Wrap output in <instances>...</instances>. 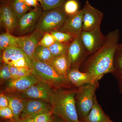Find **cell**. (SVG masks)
<instances>
[{"instance_id":"obj_1","label":"cell","mask_w":122,"mask_h":122,"mask_svg":"<svg viewBox=\"0 0 122 122\" xmlns=\"http://www.w3.org/2000/svg\"><path fill=\"white\" fill-rule=\"evenodd\" d=\"M120 36L118 29L108 33L103 45L84 61L81 71L89 74L95 82L98 81L105 74L111 73Z\"/></svg>"},{"instance_id":"obj_2","label":"cell","mask_w":122,"mask_h":122,"mask_svg":"<svg viewBox=\"0 0 122 122\" xmlns=\"http://www.w3.org/2000/svg\"><path fill=\"white\" fill-rule=\"evenodd\" d=\"M77 90L76 87L54 90L49 101L53 114L65 122H81L75 100Z\"/></svg>"},{"instance_id":"obj_3","label":"cell","mask_w":122,"mask_h":122,"mask_svg":"<svg viewBox=\"0 0 122 122\" xmlns=\"http://www.w3.org/2000/svg\"><path fill=\"white\" fill-rule=\"evenodd\" d=\"M32 62V75L39 81L46 84L54 90L75 87L68 79L62 76L50 64L35 59Z\"/></svg>"},{"instance_id":"obj_4","label":"cell","mask_w":122,"mask_h":122,"mask_svg":"<svg viewBox=\"0 0 122 122\" xmlns=\"http://www.w3.org/2000/svg\"><path fill=\"white\" fill-rule=\"evenodd\" d=\"M68 16L61 7L43 11L36 25V29L41 33H50L58 30L65 23Z\"/></svg>"},{"instance_id":"obj_5","label":"cell","mask_w":122,"mask_h":122,"mask_svg":"<svg viewBox=\"0 0 122 122\" xmlns=\"http://www.w3.org/2000/svg\"><path fill=\"white\" fill-rule=\"evenodd\" d=\"M99 87L98 82L88 83L77 88L75 96L78 114L81 121L91 110L94 103L95 92Z\"/></svg>"},{"instance_id":"obj_6","label":"cell","mask_w":122,"mask_h":122,"mask_svg":"<svg viewBox=\"0 0 122 122\" xmlns=\"http://www.w3.org/2000/svg\"><path fill=\"white\" fill-rule=\"evenodd\" d=\"M67 54L71 62V68L78 69L89 56L82 41L80 35L76 36L70 44Z\"/></svg>"},{"instance_id":"obj_7","label":"cell","mask_w":122,"mask_h":122,"mask_svg":"<svg viewBox=\"0 0 122 122\" xmlns=\"http://www.w3.org/2000/svg\"><path fill=\"white\" fill-rule=\"evenodd\" d=\"M52 111L49 103L40 99H26L20 119H33L37 116Z\"/></svg>"},{"instance_id":"obj_8","label":"cell","mask_w":122,"mask_h":122,"mask_svg":"<svg viewBox=\"0 0 122 122\" xmlns=\"http://www.w3.org/2000/svg\"><path fill=\"white\" fill-rule=\"evenodd\" d=\"M80 36L90 55L98 50L106 39V35L102 32L100 27L89 31L82 30Z\"/></svg>"},{"instance_id":"obj_9","label":"cell","mask_w":122,"mask_h":122,"mask_svg":"<svg viewBox=\"0 0 122 122\" xmlns=\"http://www.w3.org/2000/svg\"><path fill=\"white\" fill-rule=\"evenodd\" d=\"M83 10V29L89 31L100 27L103 17V13L86 1Z\"/></svg>"},{"instance_id":"obj_10","label":"cell","mask_w":122,"mask_h":122,"mask_svg":"<svg viewBox=\"0 0 122 122\" xmlns=\"http://www.w3.org/2000/svg\"><path fill=\"white\" fill-rule=\"evenodd\" d=\"M54 90L49 86L39 81L35 85L19 93L25 98L40 99L49 102Z\"/></svg>"},{"instance_id":"obj_11","label":"cell","mask_w":122,"mask_h":122,"mask_svg":"<svg viewBox=\"0 0 122 122\" xmlns=\"http://www.w3.org/2000/svg\"><path fill=\"white\" fill-rule=\"evenodd\" d=\"M44 34L36 30L29 36L17 37V44L19 47L31 59L34 60V53L39 42Z\"/></svg>"},{"instance_id":"obj_12","label":"cell","mask_w":122,"mask_h":122,"mask_svg":"<svg viewBox=\"0 0 122 122\" xmlns=\"http://www.w3.org/2000/svg\"><path fill=\"white\" fill-rule=\"evenodd\" d=\"M39 82L35 76L30 75L15 79L9 81L5 88V93H20L28 89Z\"/></svg>"},{"instance_id":"obj_13","label":"cell","mask_w":122,"mask_h":122,"mask_svg":"<svg viewBox=\"0 0 122 122\" xmlns=\"http://www.w3.org/2000/svg\"><path fill=\"white\" fill-rule=\"evenodd\" d=\"M83 29V10L82 9L76 14L68 16L62 26L58 30L76 36L81 34Z\"/></svg>"},{"instance_id":"obj_14","label":"cell","mask_w":122,"mask_h":122,"mask_svg":"<svg viewBox=\"0 0 122 122\" xmlns=\"http://www.w3.org/2000/svg\"><path fill=\"white\" fill-rule=\"evenodd\" d=\"M1 25L11 33L17 27L18 20L9 4H3L0 8Z\"/></svg>"},{"instance_id":"obj_15","label":"cell","mask_w":122,"mask_h":122,"mask_svg":"<svg viewBox=\"0 0 122 122\" xmlns=\"http://www.w3.org/2000/svg\"><path fill=\"white\" fill-rule=\"evenodd\" d=\"M41 7L38 6L24 15L18 21V26L21 32L28 31L34 26L42 12Z\"/></svg>"},{"instance_id":"obj_16","label":"cell","mask_w":122,"mask_h":122,"mask_svg":"<svg viewBox=\"0 0 122 122\" xmlns=\"http://www.w3.org/2000/svg\"><path fill=\"white\" fill-rule=\"evenodd\" d=\"M67 78L72 85L76 88L88 83L96 82L89 74L81 72L78 68H71L67 73Z\"/></svg>"},{"instance_id":"obj_17","label":"cell","mask_w":122,"mask_h":122,"mask_svg":"<svg viewBox=\"0 0 122 122\" xmlns=\"http://www.w3.org/2000/svg\"><path fill=\"white\" fill-rule=\"evenodd\" d=\"M2 93L8 98L10 107L13 112L15 120L20 119V116L24 110L26 98L24 97L20 93Z\"/></svg>"},{"instance_id":"obj_18","label":"cell","mask_w":122,"mask_h":122,"mask_svg":"<svg viewBox=\"0 0 122 122\" xmlns=\"http://www.w3.org/2000/svg\"><path fill=\"white\" fill-rule=\"evenodd\" d=\"M111 120L106 114L98 103L96 94L94 97V103L91 110L88 115L81 120V122H110Z\"/></svg>"},{"instance_id":"obj_19","label":"cell","mask_w":122,"mask_h":122,"mask_svg":"<svg viewBox=\"0 0 122 122\" xmlns=\"http://www.w3.org/2000/svg\"><path fill=\"white\" fill-rule=\"evenodd\" d=\"M111 74L117 80L119 93L122 94V44H119L116 49Z\"/></svg>"},{"instance_id":"obj_20","label":"cell","mask_w":122,"mask_h":122,"mask_svg":"<svg viewBox=\"0 0 122 122\" xmlns=\"http://www.w3.org/2000/svg\"><path fill=\"white\" fill-rule=\"evenodd\" d=\"M48 64L52 66L62 76L67 78V73L71 67L67 52L59 56L54 57Z\"/></svg>"},{"instance_id":"obj_21","label":"cell","mask_w":122,"mask_h":122,"mask_svg":"<svg viewBox=\"0 0 122 122\" xmlns=\"http://www.w3.org/2000/svg\"><path fill=\"white\" fill-rule=\"evenodd\" d=\"M32 61L26 54H18L10 57L6 63L16 67H27L32 70Z\"/></svg>"},{"instance_id":"obj_22","label":"cell","mask_w":122,"mask_h":122,"mask_svg":"<svg viewBox=\"0 0 122 122\" xmlns=\"http://www.w3.org/2000/svg\"><path fill=\"white\" fill-rule=\"evenodd\" d=\"M33 57L36 61L48 63H49L54 57L48 47L39 45L35 49Z\"/></svg>"},{"instance_id":"obj_23","label":"cell","mask_w":122,"mask_h":122,"mask_svg":"<svg viewBox=\"0 0 122 122\" xmlns=\"http://www.w3.org/2000/svg\"><path fill=\"white\" fill-rule=\"evenodd\" d=\"M9 5L14 12L18 21L28 11L32 9L22 0H11Z\"/></svg>"},{"instance_id":"obj_24","label":"cell","mask_w":122,"mask_h":122,"mask_svg":"<svg viewBox=\"0 0 122 122\" xmlns=\"http://www.w3.org/2000/svg\"><path fill=\"white\" fill-rule=\"evenodd\" d=\"M17 37L11 35L10 33L7 32L2 33L0 35V50L3 51L8 47L19 46L17 42Z\"/></svg>"},{"instance_id":"obj_25","label":"cell","mask_w":122,"mask_h":122,"mask_svg":"<svg viewBox=\"0 0 122 122\" xmlns=\"http://www.w3.org/2000/svg\"><path fill=\"white\" fill-rule=\"evenodd\" d=\"M50 33L52 35L55 41L63 44H70L76 37L68 33L58 30L52 31Z\"/></svg>"},{"instance_id":"obj_26","label":"cell","mask_w":122,"mask_h":122,"mask_svg":"<svg viewBox=\"0 0 122 122\" xmlns=\"http://www.w3.org/2000/svg\"><path fill=\"white\" fill-rule=\"evenodd\" d=\"M70 44H63L55 41L49 48L53 56L55 57L67 53Z\"/></svg>"},{"instance_id":"obj_27","label":"cell","mask_w":122,"mask_h":122,"mask_svg":"<svg viewBox=\"0 0 122 122\" xmlns=\"http://www.w3.org/2000/svg\"><path fill=\"white\" fill-rule=\"evenodd\" d=\"M12 79H15L32 75V70L27 67H16L9 65Z\"/></svg>"},{"instance_id":"obj_28","label":"cell","mask_w":122,"mask_h":122,"mask_svg":"<svg viewBox=\"0 0 122 122\" xmlns=\"http://www.w3.org/2000/svg\"><path fill=\"white\" fill-rule=\"evenodd\" d=\"M25 53L19 46L8 47L2 51L1 56V62L2 63H6L10 57L13 55L18 54Z\"/></svg>"},{"instance_id":"obj_29","label":"cell","mask_w":122,"mask_h":122,"mask_svg":"<svg viewBox=\"0 0 122 122\" xmlns=\"http://www.w3.org/2000/svg\"><path fill=\"white\" fill-rule=\"evenodd\" d=\"M63 8L68 16L76 14L79 11V5L77 0H68L63 5Z\"/></svg>"},{"instance_id":"obj_30","label":"cell","mask_w":122,"mask_h":122,"mask_svg":"<svg viewBox=\"0 0 122 122\" xmlns=\"http://www.w3.org/2000/svg\"><path fill=\"white\" fill-rule=\"evenodd\" d=\"M68 0H41L43 11H47L63 6Z\"/></svg>"},{"instance_id":"obj_31","label":"cell","mask_w":122,"mask_h":122,"mask_svg":"<svg viewBox=\"0 0 122 122\" xmlns=\"http://www.w3.org/2000/svg\"><path fill=\"white\" fill-rule=\"evenodd\" d=\"M0 77L1 82H2L12 79V75L8 64L2 63L0 66Z\"/></svg>"},{"instance_id":"obj_32","label":"cell","mask_w":122,"mask_h":122,"mask_svg":"<svg viewBox=\"0 0 122 122\" xmlns=\"http://www.w3.org/2000/svg\"><path fill=\"white\" fill-rule=\"evenodd\" d=\"M55 41L53 37L50 33H46L44 34L43 37L40 40L38 45L49 48Z\"/></svg>"},{"instance_id":"obj_33","label":"cell","mask_w":122,"mask_h":122,"mask_svg":"<svg viewBox=\"0 0 122 122\" xmlns=\"http://www.w3.org/2000/svg\"><path fill=\"white\" fill-rule=\"evenodd\" d=\"M53 113L52 111L37 116L33 118L35 122H52Z\"/></svg>"},{"instance_id":"obj_34","label":"cell","mask_w":122,"mask_h":122,"mask_svg":"<svg viewBox=\"0 0 122 122\" xmlns=\"http://www.w3.org/2000/svg\"><path fill=\"white\" fill-rule=\"evenodd\" d=\"M0 116L4 119L9 120V121H13L15 120L13 112L10 107L0 108Z\"/></svg>"},{"instance_id":"obj_35","label":"cell","mask_w":122,"mask_h":122,"mask_svg":"<svg viewBox=\"0 0 122 122\" xmlns=\"http://www.w3.org/2000/svg\"><path fill=\"white\" fill-rule=\"evenodd\" d=\"M10 107L9 102L4 94L1 93L0 95V108Z\"/></svg>"},{"instance_id":"obj_36","label":"cell","mask_w":122,"mask_h":122,"mask_svg":"<svg viewBox=\"0 0 122 122\" xmlns=\"http://www.w3.org/2000/svg\"><path fill=\"white\" fill-rule=\"evenodd\" d=\"M29 7L36 8L39 6L38 1L36 0H22Z\"/></svg>"},{"instance_id":"obj_37","label":"cell","mask_w":122,"mask_h":122,"mask_svg":"<svg viewBox=\"0 0 122 122\" xmlns=\"http://www.w3.org/2000/svg\"><path fill=\"white\" fill-rule=\"evenodd\" d=\"M52 122H65L61 118L54 114Z\"/></svg>"},{"instance_id":"obj_38","label":"cell","mask_w":122,"mask_h":122,"mask_svg":"<svg viewBox=\"0 0 122 122\" xmlns=\"http://www.w3.org/2000/svg\"><path fill=\"white\" fill-rule=\"evenodd\" d=\"M23 122H35L33 119H28L23 120Z\"/></svg>"},{"instance_id":"obj_39","label":"cell","mask_w":122,"mask_h":122,"mask_svg":"<svg viewBox=\"0 0 122 122\" xmlns=\"http://www.w3.org/2000/svg\"><path fill=\"white\" fill-rule=\"evenodd\" d=\"M9 122H23V120L20 119L19 120H14L13 121H9Z\"/></svg>"},{"instance_id":"obj_40","label":"cell","mask_w":122,"mask_h":122,"mask_svg":"<svg viewBox=\"0 0 122 122\" xmlns=\"http://www.w3.org/2000/svg\"><path fill=\"white\" fill-rule=\"evenodd\" d=\"M37 0L38 1H39V2H40V3H41V0Z\"/></svg>"},{"instance_id":"obj_41","label":"cell","mask_w":122,"mask_h":122,"mask_svg":"<svg viewBox=\"0 0 122 122\" xmlns=\"http://www.w3.org/2000/svg\"><path fill=\"white\" fill-rule=\"evenodd\" d=\"M112 122V121H111V122Z\"/></svg>"}]
</instances>
